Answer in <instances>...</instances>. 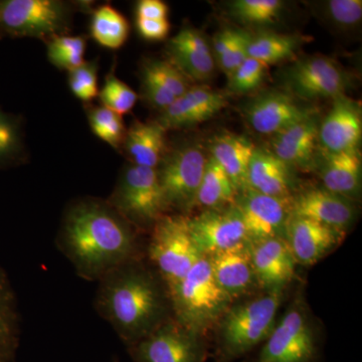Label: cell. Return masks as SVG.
Here are the masks:
<instances>
[{
	"instance_id": "6da1fadb",
	"label": "cell",
	"mask_w": 362,
	"mask_h": 362,
	"mask_svg": "<svg viewBox=\"0 0 362 362\" xmlns=\"http://www.w3.org/2000/svg\"><path fill=\"white\" fill-rule=\"evenodd\" d=\"M57 242L78 277L90 282L140 258L136 228L107 201L88 199L71 204Z\"/></svg>"
},
{
	"instance_id": "7a4b0ae2",
	"label": "cell",
	"mask_w": 362,
	"mask_h": 362,
	"mask_svg": "<svg viewBox=\"0 0 362 362\" xmlns=\"http://www.w3.org/2000/svg\"><path fill=\"white\" fill-rule=\"evenodd\" d=\"M95 308L127 347L173 317L168 288L140 258L117 267L98 281Z\"/></svg>"
},
{
	"instance_id": "3957f363",
	"label": "cell",
	"mask_w": 362,
	"mask_h": 362,
	"mask_svg": "<svg viewBox=\"0 0 362 362\" xmlns=\"http://www.w3.org/2000/svg\"><path fill=\"white\" fill-rule=\"evenodd\" d=\"M168 294L173 318L202 337L218 325L233 301L216 283L206 257L199 259Z\"/></svg>"
},
{
	"instance_id": "277c9868",
	"label": "cell",
	"mask_w": 362,
	"mask_h": 362,
	"mask_svg": "<svg viewBox=\"0 0 362 362\" xmlns=\"http://www.w3.org/2000/svg\"><path fill=\"white\" fill-rule=\"evenodd\" d=\"M282 296V290H271L230 307L218 324V362H233L265 342L277 323Z\"/></svg>"
},
{
	"instance_id": "5b68a950",
	"label": "cell",
	"mask_w": 362,
	"mask_h": 362,
	"mask_svg": "<svg viewBox=\"0 0 362 362\" xmlns=\"http://www.w3.org/2000/svg\"><path fill=\"white\" fill-rule=\"evenodd\" d=\"M147 255L168 290L177 284L202 256L185 216H163L152 228Z\"/></svg>"
},
{
	"instance_id": "8992f818",
	"label": "cell",
	"mask_w": 362,
	"mask_h": 362,
	"mask_svg": "<svg viewBox=\"0 0 362 362\" xmlns=\"http://www.w3.org/2000/svg\"><path fill=\"white\" fill-rule=\"evenodd\" d=\"M320 354L318 330L299 297L276 323L255 362H319Z\"/></svg>"
},
{
	"instance_id": "52a82bcc",
	"label": "cell",
	"mask_w": 362,
	"mask_h": 362,
	"mask_svg": "<svg viewBox=\"0 0 362 362\" xmlns=\"http://www.w3.org/2000/svg\"><path fill=\"white\" fill-rule=\"evenodd\" d=\"M107 202L135 228H153L168 209L157 169L135 164L124 170Z\"/></svg>"
},
{
	"instance_id": "ba28073f",
	"label": "cell",
	"mask_w": 362,
	"mask_h": 362,
	"mask_svg": "<svg viewBox=\"0 0 362 362\" xmlns=\"http://www.w3.org/2000/svg\"><path fill=\"white\" fill-rule=\"evenodd\" d=\"M71 16L70 6L58 0H1L0 33L51 40L68 30Z\"/></svg>"
},
{
	"instance_id": "9c48e42d",
	"label": "cell",
	"mask_w": 362,
	"mask_h": 362,
	"mask_svg": "<svg viewBox=\"0 0 362 362\" xmlns=\"http://www.w3.org/2000/svg\"><path fill=\"white\" fill-rule=\"evenodd\" d=\"M127 349L134 362H206L207 357L204 337L173 317Z\"/></svg>"
},
{
	"instance_id": "30bf717a",
	"label": "cell",
	"mask_w": 362,
	"mask_h": 362,
	"mask_svg": "<svg viewBox=\"0 0 362 362\" xmlns=\"http://www.w3.org/2000/svg\"><path fill=\"white\" fill-rule=\"evenodd\" d=\"M206 161L195 146L180 147L162 158L157 173L168 207L187 211L197 204Z\"/></svg>"
},
{
	"instance_id": "8fae6325",
	"label": "cell",
	"mask_w": 362,
	"mask_h": 362,
	"mask_svg": "<svg viewBox=\"0 0 362 362\" xmlns=\"http://www.w3.org/2000/svg\"><path fill=\"white\" fill-rule=\"evenodd\" d=\"M189 228L202 256L209 257L250 242L237 206L206 209L189 218Z\"/></svg>"
},
{
	"instance_id": "7c38bea8",
	"label": "cell",
	"mask_w": 362,
	"mask_h": 362,
	"mask_svg": "<svg viewBox=\"0 0 362 362\" xmlns=\"http://www.w3.org/2000/svg\"><path fill=\"white\" fill-rule=\"evenodd\" d=\"M242 220L246 226L250 242L284 238L290 218V202L288 197H270L245 189L238 202Z\"/></svg>"
},
{
	"instance_id": "4fadbf2b",
	"label": "cell",
	"mask_w": 362,
	"mask_h": 362,
	"mask_svg": "<svg viewBox=\"0 0 362 362\" xmlns=\"http://www.w3.org/2000/svg\"><path fill=\"white\" fill-rule=\"evenodd\" d=\"M288 84L293 92L303 99L344 96L349 78L331 59L310 58L299 62L290 69Z\"/></svg>"
},
{
	"instance_id": "5bb4252c",
	"label": "cell",
	"mask_w": 362,
	"mask_h": 362,
	"mask_svg": "<svg viewBox=\"0 0 362 362\" xmlns=\"http://www.w3.org/2000/svg\"><path fill=\"white\" fill-rule=\"evenodd\" d=\"M290 214L343 233L354 221L356 209L350 199L326 188L314 187L300 192L290 202Z\"/></svg>"
},
{
	"instance_id": "9a60e30c",
	"label": "cell",
	"mask_w": 362,
	"mask_h": 362,
	"mask_svg": "<svg viewBox=\"0 0 362 362\" xmlns=\"http://www.w3.org/2000/svg\"><path fill=\"white\" fill-rule=\"evenodd\" d=\"M342 239V233L290 214L285 240L296 264L313 266L329 254Z\"/></svg>"
},
{
	"instance_id": "2e32d148",
	"label": "cell",
	"mask_w": 362,
	"mask_h": 362,
	"mask_svg": "<svg viewBox=\"0 0 362 362\" xmlns=\"http://www.w3.org/2000/svg\"><path fill=\"white\" fill-rule=\"evenodd\" d=\"M255 278L268 291L281 289L291 282L295 275V262L284 238L250 242Z\"/></svg>"
},
{
	"instance_id": "e0dca14e",
	"label": "cell",
	"mask_w": 362,
	"mask_h": 362,
	"mask_svg": "<svg viewBox=\"0 0 362 362\" xmlns=\"http://www.w3.org/2000/svg\"><path fill=\"white\" fill-rule=\"evenodd\" d=\"M362 135L361 110L345 96L334 100L318 131V139L327 153L359 148Z\"/></svg>"
},
{
	"instance_id": "ac0fdd59",
	"label": "cell",
	"mask_w": 362,
	"mask_h": 362,
	"mask_svg": "<svg viewBox=\"0 0 362 362\" xmlns=\"http://www.w3.org/2000/svg\"><path fill=\"white\" fill-rule=\"evenodd\" d=\"M226 106V98L221 93L204 87L189 88L163 111L157 122L166 130L189 127L213 118Z\"/></svg>"
},
{
	"instance_id": "d6986e66",
	"label": "cell",
	"mask_w": 362,
	"mask_h": 362,
	"mask_svg": "<svg viewBox=\"0 0 362 362\" xmlns=\"http://www.w3.org/2000/svg\"><path fill=\"white\" fill-rule=\"evenodd\" d=\"M247 120L259 134H278L310 117V113L282 93H267L247 108Z\"/></svg>"
},
{
	"instance_id": "ffe728a7",
	"label": "cell",
	"mask_w": 362,
	"mask_h": 362,
	"mask_svg": "<svg viewBox=\"0 0 362 362\" xmlns=\"http://www.w3.org/2000/svg\"><path fill=\"white\" fill-rule=\"evenodd\" d=\"M170 63L185 76L194 81H206L214 71L211 49L202 33L185 28L169 40Z\"/></svg>"
},
{
	"instance_id": "44dd1931",
	"label": "cell",
	"mask_w": 362,
	"mask_h": 362,
	"mask_svg": "<svg viewBox=\"0 0 362 362\" xmlns=\"http://www.w3.org/2000/svg\"><path fill=\"white\" fill-rule=\"evenodd\" d=\"M206 258L216 283L233 300L249 291L256 281L250 242Z\"/></svg>"
},
{
	"instance_id": "7402d4cb",
	"label": "cell",
	"mask_w": 362,
	"mask_h": 362,
	"mask_svg": "<svg viewBox=\"0 0 362 362\" xmlns=\"http://www.w3.org/2000/svg\"><path fill=\"white\" fill-rule=\"evenodd\" d=\"M290 185L289 165L279 159L273 152L255 150L247 170L246 189L286 199L289 195Z\"/></svg>"
},
{
	"instance_id": "603a6c76",
	"label": "cell",
	"mask_w": 362,
	"mask_h": 362,
	"mask_svg": "<svg viewBox=\"0 0 362 362\" xmlns=\"http://www.w3.org/2000/svg\"><path fill=\"white\" fill-rule=\"evenodd\" d=\"M324 188L350 199L361 187V154L359 148L327 153L320 171Z\"/></svg>"
},
{
	"instance_id": "cb8c5ba5",
	"label": "cell",
	"mask_w": 362,
	"mask_h": 362,
	"mask_svg": "<svg viewBox=\"0 0 362 362\" xmlns=\"http://www.w3.org/2000/svg\"><path fill=\"white\" fill-rule=\"evenodd\" d=\"M318 131L315 120L308 117L275 135L273 153L287 165L306 166L315 151Z\"/></svg>"
},
{
	"instance_id": "d4e9b609",
	"label": "cell",
	"mask_w": 362,
	"mask_h": 362,
	"mask_svg": "<svg viewBox=\"0 0 362 362\" xmlns=\"http://www.w3.org/2000/svg\"><path fill=\"white\" fill-rule=\"evenodd\" d=\"M165 132L158 122L133 124L123 142L133 164L156 169L165 150Z\"/></svg>"
},
{
	"instance_id": "484cf974",
	"label": "cell",
	"mask_w": 362,
	"mask_h": 362,
	"mask_svg": "<svg viewBox=\"0 0 362 362\" xmlns=\"http://www.w3.org/2000/svg\"><path fill=\"white\" fill-rule=\"evenodd\" d=\"M256 147L243 136L226 134L214 141L211 152L214 159L225 170L238 190L247 187L250 162Z\"/></svg>"
},
{
	"instance_id": "4316f807",
	"label": "cell",
	"mask_w": 362,
	"mask_h": 362,
	"mask_svg": "<svg viewBox=\"0 0 362 362\" xmlns=\"http://www.w3.org/2000/svg\"><path fill=\"white\" fill-rule=\"evenodd\" d=\"M18 298L6 271L0 267V362H13L20 345Z\"/></svg>"
},
{
	"instance_id": "83f0119b",
	"label": "cell",
	"mask_w": 362,
	"mask_h": 362,
	"mask_svg": "<svg viewBox=\"0 0 362 362\" xmlns=\"http://www.w3.org/2000/svg\"><path fill=\"white\" fill-rule=\"evenodd\" d=\"M238 192L225 170L211 157L207 159L197 192V204L207 209H223L226 204H235Z\"/></svg>"
},
{
	"instance_id": "f1b7e54d",
	"label": "cell",
	"mask_w": 362,
	"mask_h": 362,
	"mask_svg": "<svg viewBox=\"0 0 362 362\" xmlns=\"http://www.w3.org/2000/svg\"><path fill=\"white\" fill-rule=\"evenodd\" d=\"M90 35L101 47L109 49L122 47L129 37L127 18L110 4L100 6L90 21Z\"/></svg>"
},
{
	"instance_id": "f546056e",
	"label": "cell",
	"mask_w": 362,
	"mask_h": 362,
	"mask_svg": "<svg viewBox=\"0 0 362 362\" xmlns=\"http://www.w3.org/2000/svg\"><path fill=\"white\" fill-rule=\"evenodd\" d=\"M297 42L290 35L266 33L250 40L247 56L264 66L278 63L294 54Z\"/></svg>"
},
{
	"instance_id": "4dcf8cb0",
	"label": "cell",
	"mask_w": 362,
	"mask_h": 362,
	"mask_svg": "<svg viewBox=\"0 0 362 362\" xmlns=\"http://www.w3.org/2000/svg\"><path fill=\"white\" fill-rule=\"evenodd\" d=\"M86 47L84 35H58L47 42V58L59 70L70 71L85 63Z\"/></svg>"
},
{
	"instance_id": "1f68e13d",
	"label": "cell",
	"mask_w": 362,
	"mask_h": 362,
	"mask_svg": "<svg viewBox=\"0 0 362 362\" xmlns=\"http://www.w3.org/2000/svg\"><path fill=\"white\" fill-rule=\"evenodd\" d=\"M88 116L93 133L113 148H120L126 135L122 116L104 106L95 107Z\"/></svg>"
},
{
	"instance_id": "d6a6232c",
	"label": "cell",
	"mask_w": 362,
	"mask_h": 362,
	"mask_svg": "<svg viewBox=\"0 0 362 362\" xmlns=\"http://www.w3.org/2000/svg\"><path fill=\"white\" fill-rule=\"evenodd\" d=\"M23 149L18 119L0 109V168L18 163Z\"/></svg>"
},
{
	"instance_id": "836d02e7",
	"label": "cell",
	"mask_w": 362,
	"mask_h": 362,
	"mask_svg": "<svg viewBox=\"0 0 362 362\" xmlns=\"http://www.w3.org/2000/svg\"><path fill=\"white\" fill-rule=\"evenodd\" d=\"M98 96L104 107L120 116L125 115L132 110L138 98L135 90L119 80L113 73L107 76L103 88Z\"/></svg>"
},
{
	"instance_id": "e575fe53",
	"label": "cell",
	"mask_w": 362,
	"mask_h": 362,
	"mask_svg": "<svg viewBox=\"0 0 362 362\" xmlns=\"http://www.w3.org/2000/svg\"><path fill=\"white\" fill-rule=\"evenodd\" d=\"M280 0H238L232 4L233 13L247 23H273L282 11Z\"/></svg>"
},
{
	"instance_id": "d590c367",
	"label": "cell",
	"mask_w": 362,
	"mask_h": 362,
	"mask_svg": "<svg viewBox=\"0 0 362 362\" xmlns=\"http://www.w3.org/2000/svg\"><path fill=\"white\" fill-rule=\"evenodd\" d=\"M143 74L156 80L175 98L185 94L188 88L187 77L170 62L148 61L143 66Z\"/></svg>"
},
{
	"instance_id": "8d00e7d4",
	"label": "cell",
	"mask_w": 362,
	"mask_h": 362,
	"mask_svg": "<svg viewBox=\"0 0 362 362\" xmlns=\"http://www.w3.org/2000/svg\"><path fill=\"white\" fill-rule=\"evenodd\" d=\"M69 86L74 96L83 102H90L99 95L97 61L85 62L69 71Z\"/></svg>"
},
{
	"instance_id": "74e56055",
	"label": "cell",
	"mask_w": 362,
	"mask_h": 362,
	"mask_svg": "<svg viewBox=\"0 0 362 362\" xmlns=\"http://www.w3.org/2000/svg\"><path fill=\"white\" fill-rule=\"evenodd\" d=\"M263 64L247 57L228 77V88L235 93H247L257 89L265 76Z\"/></svg>"
},
{
	"instance_id": "f35d334b",
	"label": "cell",
	"mask_w": 362,
	"mask_h": 362,
	"mask_svg": "<svg viewBox=\"0 0 362 362\" xmlns=\"http://www.w3.org/2000/svg\"><path fill=\"white\" fill-rule=\"evenodd\" d=\"M326 8L331 21L338 25H356L361 21V0H330Z\"/></svg>"
},
{
	"instance_id": "ab89813d",
	"label": "cell",
	"mask_w": 362,
	"mask_h": 362,
	"mask_svg": "<svg viewBox=\"0 0 362 362\" xmlns=\"http://www.w3.org/2000/svg\"><path fill=\"white\" fill-rule=\"evenodd\" d=\"M142 78L145 96L153 106L164 111L175 101L176 98L153 78L142 74Z\"/></svg>"
},
{
	"instance_id": "60d3db41",
	"label": "cell",
	"mask_w": 362,
	"mask_h": 362,
	"mask_svg": "<svg viewBox=\"0 0 362 362\" xmlns=\"http://www.w3.org/2000/svg\"><path fill=\"white\" fill-rule=\"evenodd\" d=\"M251 39V35L249 33L243 32L230 54L225 59L218 62L221 70L225 71L228 77H230L233 71L237 70L238 66L249 57L247 56V47H249Z\"/></svg>"
},
{
	"instance_id": "b9f144b4",
	"label": "cell",
	"mask_w": 362,
	"mask_h": 362,
	"mask_svg": "<svg viewBox=\"0 0 362 362\" xmlns=\"http://www.w3.org/2000/svg\"><path fill=\"white\" fill-rule=\"evenodd\" d=\"M136 26L139 35L143 39L147 40H164L170 30V23L168 20L153 21L136 18Z\"/></svg>"
},
{
	"instance_id": "7bdbcfd3",
	"label": "cell",
	"mask_w": 362,
	"mask_h": 362,
	"mask_svg": "<svg viewBox=\"0 0 362 362\" xmlns=\"http://www.w3.org/2000/svg\"><path fill=\"white\" fill-rule=\"evenodd\" d=\"M136 16L143 20H168V6L160 0H142L138 2Z\"/></svg>"
},
{
	"instance_id": "ee69618b",
	"label": "cell",
	"mask_w": 362,
	"mask_h": 362,
	"mask_svg": "<svg viewBox=\"0 0 362 362\" xmlns=\"http://www.w3.org/2000/svg\"><path fill=\"white\" fill-rule=\"evenodd\" d=\"M242 33V30L226 28L216 35V37H214V47L218 63L230 54L233 47L239 40Z\"/></svg>"
},
{
	"instance_id": "f6af8a7d",
	"label": "cell",
	"mask_w": 362,
	"mask_h": 362,
	"mask_svg": "<svg viewBox=\"0 0 362 362\" xmlns=\"http://www.w3.org/2000/svg\"><path fill=\"white\" fill-rule=\"evenodd\" d=\"M114 362H119L118 361H117V359H115V361H114Z\"/></svg>"
}]
</instances>
